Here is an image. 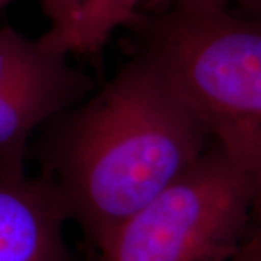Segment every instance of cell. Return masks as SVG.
Segmentation results:
<instances>
[{"instance_id": "52a82bcc", "label": "cell", "mask_w": 261, "mask_h": 261, "mask_svg": "<svg viewBox=\"0 0 261 261\" xmlns=\"http://www.w3.org/2000/svg\"><path fill=\"white\" fill-rule=\"evenodd\" d=\"M48 54L38 39H29L10 27L0 28V89L34 70Z\"/></svg>"}, {"instance_id": "8fae6325", "label": "cell", "mask_w": 261, "mask_h": 261, "mask_svg": "<svg viewBox=\"0 0 261 261\" xmlns=\"http://www.w3.org/2000/svg\"><path fill=\"white\" fill-rule=\"evenodd\" d=\"M255 216H257V218L261 221V205L255 207Z\"/></svg>"}, {"instance_id": "5b68a950", "label": "cell", "mask_w": 261, "mask_h": 261, "mask_svg": "<svg viewBox=\"0 0 261 261\" xmlns=\"http://www.w3.org/2000/svg\"><path fill=\"white\" fill-rule=\"evenodd\" d=\"M89 89V79L48 54L29 73L0 89V168L22 173L31 134Z\"/></svg>"}, {"instance_id": "30bf717a", "label": "cell", "mask_w": 261, "mask_h": 261, "mask_svg": "<svg viewBox=\"0 0 261 261\" xmlns=\"http://www.w3.org/2000/svg\"><path fill=\"white\" fill-rule=\"evenodd\" d=\"M15 0H0V10L3 9V8H6V6H9L10 3H13Z\"/></svg>"}, {"instance_id": "7a4b0ae2", "label": "cell", "mask_w": 261, "mask_h": 261, "mask_svg": "<svg viewBox=\"0 0 261 261\" xmlns=\"http://www.w3.org/2000/svg\"><path fill=\"white\" fill-rule=\"evenodd\" d=\"M212 141L261 193V16L235 9L142 13L132 25Z\"/></svg>"}, {"instance_id": "ba28073f", "label": "cell", "mask_w": 261, "mask_h": 261, "mask_svg": "<svg viewBox=\"0 0 261 261\" xmlns=\"http://www.w3.org/2000/svg\"><path fill=\"white\" fill-rule=\"evenodd\" d=\"M170 8L189 9H235L261 16V0H148L142 13H151Z\"/></svg>"}, {"instance_id": "8992f818", "label": "cell", "mask_w": 261, "mask_h": 261, "mask_svg": "<svg viewBox=\"0 0 261 261\" xmlns=\"http://www.w3.org/2000/svg\"><path fill=\"white\" fill-rule=\"evenodd\" d=\"M148 0H41L49 28L39 45L56 56L92 57L119 28L132 27Z\"/></svg>"}, {"instance_id": "9c48e42d", "label": "cell", "mask_w": 261, "mask_h": 261, "mask_svg": "<svg viewBox=\"0 0 261 261\" xmlns=\"http://www.w3.org/2000/svg\"><path fill=\"white\" fill-rule=\"evenodd\" d=\"M229 261H261V221L255 215L251 231Z\"/></svg>"}, {"instance_id": "277c9868", "label": "cell", "mask_w": 261, "mask_h": 261, "mask_svg": "<svg viewBox=\"0 0 261 261\" xmlns=\"http://www.w3.org/2000/svg\"><path fill=\"white\" fill-rule=\"evenodd\" d=\"M67 221L68 207L53 178L0 168V261H74Z\"/></svg>"}, {"instance_id": "3957f363", "label": "cell", "mask_w": 261, "mask_h": 261, "mask_svg": "<svg viewBox=\"0 0 261 261\" xmlns=\"http://www.w3.org/2000/svg\"><path fill=\"white\" fill-rule=\"evenodd\" d=\"M254 178L212 144L186 173L130 215L93 261H229L254 224Z\"/></svg>"}, {"instance_id": "6da1fadb", "label": "cell", "mask_w": 261, "mask_h": 261, "mask_svg": "<svg viewBox=\"0 0 261 261\" xmlns=\"http://www.w3.org/2000/svg\"><path fill=\"white\" fill-rule=\"evenodd\" d=\"M211 141L173 82L138 54L60 125L45 174L96 250L183 176Z\"/></svg>"}]
</instances>
